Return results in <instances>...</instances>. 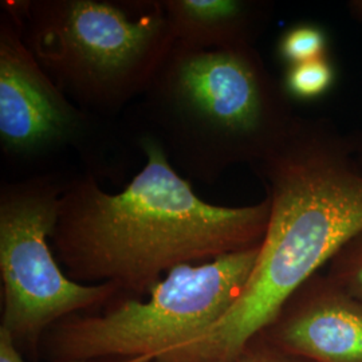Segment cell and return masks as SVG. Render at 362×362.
I'll use <instances>...</instances> for the list:
<instances>
[{
    "mask_svg": "<svg viewBox=\"0 0 362 362\" xmlns=\"http://www.w3.org/2000/svg\"><path fill=\"white\" fill-rule=\"evenodd\" d=\"M66 181L52 173L4 181L0 188L1 327L13 339L35 338L74 313L119 291L110 284L82 285L67 278L50 248Z\"/></svg>",
    "mask_w": 362,
    "mask_h": 362,
    "instance_id": "cell-6",
    "label": "cell"
},
{
    "mask_svg": "<svg viewBox=\"0 0 362 362\" xmlns=\"http://www.w3.org/2000/svg\"><path fill=\"white\" fill-rule=\"evenodd\" d=\"M140 98L145 134L180 175L204 184L258 163L298 117L255 46L203 50L175 42Z\"/></svg>",
    "mask_w": 362,
    "mask_h": 362,
    "instance_id": "cell-3",
    "label": "cell"
},
{
    "mask_svg": "<svg viewBox=\"0 0 362 362\" xmlns=\"http://www.w3.org/2000/svg\"><path fill=\"white\" fill-rule=\"evenodd\" d=\"M351 139H353V144H354L356 156H357V158H358V161L361 163L362 165V132H360L358 134L351 136Z\"/></svg>",
    "mask_w": 362,
    "mask_h": 362,
    "instance_id": "cell-16",
    "label": "cell"
},
{
    "mask_svg": "<svg viewBox=\"0 0 362 362\" xmlns=\"http://www.w3.org/2000/svg\"><path fill=\"white\" fill-rule=\"evenodd\" d=\"M94 133L89 112L74 104L27 47L13 15L0 13V149L13 163L83 151Z\"/></svg>",
    "mask_w": 362,
    "mask_h": 362,
    "instance_id": "cell-7",
    "label": "cell"
},
{
    "mask_svg": "<svg viewBox=\"0 0 362 362\" xmlns=\"http://www.w3.org/2000/svg\"><path fill=\"white\" fill-rule=\"evenodd\" d=\"M329 279L362 303V231L330 260Z\"/></svg>",
    "mask_w": 362,
    "mask_h": 362,
    "instance_id": "cell-12",
    "label": "cell"
},
{
    "mask_svg": "<svg viewBox=\"0 0 362 362\" xmlns=\"http://www.w3.org/2000/svg\"><path fill=\"white\" fill-rule=\"evenodd\" d=\"M252 170L270 218L258 260L228 313L158 362H238L318 269L362 231V165L351 136L327 118L298 116Z\"/></svg>",
    "mask_w": 362,
    "mask_h": 362,
    "instance_id": "cell-1",
    "label": "cell"
},
{
    "mask_svg": "<svg viewBox=\"0 0 362 362\" xmlns=\"http://www.w3.org/2000/svg\"><path fill=\"white\" fill-rule=\"evenodd\" d=\"M279 341L314 362H362V303L329 278L313 276L290 298Z\"/></svg>",
    "mask_w": 362,
    "mask_h": 362,
    "instance_id": "cell-8",
    "label": "cell"
},
{
    "mask_svg": "<svg viewBox=\"0 0 362 362\" xmlns=\"http://www.w3.org/2000/svg\"><path fill=\"white\" fill-rule=\"evenodd\" d=\"M144 168L109 194L89 173L66 181L52 246L74 281L141 294L160 275L263 242L270 200L243 207L204 202L173 168L163 146L143 133Z\"/></svg>",
    "mask_w": 362,
    "mask_h": 362,
    "instance_id": "cell-2",
    "label": "cell"
},
{
    "mask_svg": "<svg viewBox=\"0 0 362 362\" xmlns=\"http://www.w3.org/2000/svg\"><path fill=\"white\" fill-rule=\"evenodd\" d=\"M0 362H25L16 349V341L3 327H0Z\"/></svg>",
    "mask_w": 362,
    "mask_h": 362,
    "instance_id": "cell-13",
    "label": "cell"
},
{
    "mask_svg": "<svg viewBox=\"0 0 362 362\" xmlns=\"http://www.w3.org/2000/svg\"><path fill=\"white\" fill-rule=\"evenodd\" d=\"M124 362H158L156 360H127ZM238 362H298L294 360H290L284 356L279 354H255V356H250L247 358H240Z\"/></svg>",
    "mask_w": 362,
    "mask_h": 362,
    "instance_id": "cell-14",
    "label": "cell"
},
{
    "mask_svg": "<svg viewBox=\"0 0 362 362\" xmlns=\"http://www.w3.org/2000/svg\"><path fill=\"white\" fill-rule=\"evenodd\" d=\"M1 8L49 77L89 113L141 97L175 45L161 0H6Z\"/></svg>",
    "mask_w": 362,
    "mask_h": 362,
    "instance_id": "cell-4",
    "label": "cell"
},
{
    "mask_svg": "<svg viewBox=\"0 0 362 362\" xmlns=\"http://www.w3.org/2000/svg\"><path fill=\"white\" fill-rule=\"evenodd\" d=\"M336 82V69L329 57L300 65L288 66L282 82L287 95L298 101L324 97Z\"/></svg>",
    "mask_w": 362,
    "mask_h": 362,
    "instance_id": "cell-10",
    "label": "cell"
},
{
    "mask_svg": "<svg viewBox=\"0 0 362 362\" xmlns=\"http://www.w3.org/2000/svg\"><path fill=\"white\" fill-rule=\"evenodd\" d=\"M175 42L192 49L254 46L272 6L257 0H161Z\"/></svg>",
    "mask_w": 362,
    "mask_h": 362,
    "instance_id": "cell-9",
    "label": "cell"
},
{
    "mask_svg": "<svg viewBox=\"0 0 362 362\" xmlns=\"http://www.w3.org/2000/svg\"><path fill=\"white\" fill-rule=\"evenodd\" d=\"M348 8L350 15L362 25V0H351L348 3Z\"/></svg>",
    "mask_w": 362,
    "mask_h": 362,
    "instance_id": "cell-15",
    "label": "cell"
},
{
    "mask_svg": "<svg viewBox=\"0 0 362 362\" xmlns=\"http://www.w3.org/2000/svg\"><path fill=\"white\" fill-rule=\"evenodd\" d=\"M329 39L322 27L300 23L287 28L278 40V55L288 66L327 57Z\"/></svg>",
    "mask_w": 362,
    "mask_h": 362,
    "instance_id": "cell-11",
    "label": "cell"
},
{
    "mask_svg": "<svg viewBox=\"0 0 362 362\" xmlns=\"http://www.w3.org/2000/svg\"><path fill=\"white\" fill-rule=\"evenodd\" d=\"M259 246L203 264H181L141 302L127 299L104 315L61 325L54 341L59 362L125 357L156 360L203 334L228 313L258 260Z\"/></svg>",
    "mask_w": 362,
    "mask_h": 362,
    "instance_id": "cell-5",
    "label": "cell"
}]
</instances>
